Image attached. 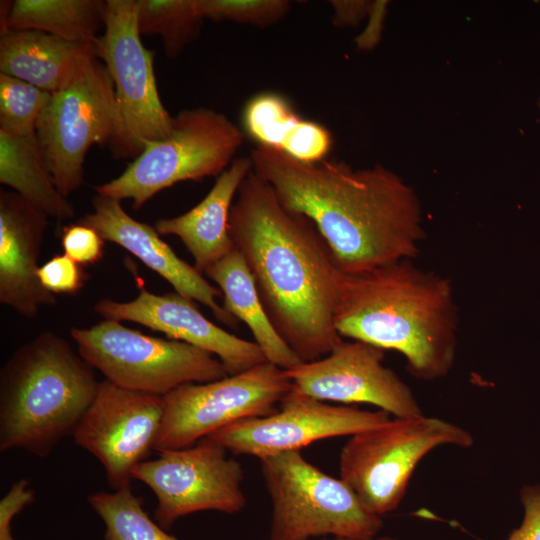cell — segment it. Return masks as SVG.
Wrapping results in <instances>:
<instances>
[{
	"instance_id": "6da1fadb",
	"label": "cell",
	"mask_w": 540,
	"mask_h": 540,
	"mask_svg": "<svg viewBox=\"0 0 540 540\" xmlns=\"http://www.w3.org/2000/svg\"><path fill=\"white\" fill-rule=\"evenodd\" d=\"M249 157L281 202L313 222L345 275L419 254L425 238L421 203L393 171L381 165L354 169L328 159L305 163L260 145Z\"/></svg>"
},
{
	"instance_id": "7a4b0ae2",
	"label": "cell",
	"mask_w": 540,
	"mask_h": 540,
	"mask_svg": "<svg viewBox=\"0 0 540 540\" xmlns=\"http://www.w3.org/2000/svg\"><path fill=\"white\" fill-rule=\"evenodd\" d=\"M229 234L278 334L302 362L329 354L343 340L334 314L345 274L313 222L252 169L231 207Z\"/></svg>"
},
{
	"instance_id": "3957f363",
	"label": "cell",
	"mask_w": 540,
	"mask_h": 540,
	"mask_svg": "<svg viewBox=\"0 0 540 540\" xmlns=\"http://www.w3.org/2000/svg\"><path fill=\"white\" fill-rule=\"evenodd\" d=\"M334 324L341 337L401 353L419 380L441 379L454 366L459 310L452 284L413 260L345 275Z\"/></svg>"
},
{
	"instance_id": "277c9868",
	"label": "cell",
	"mask_w": 540,
	"mask_h": 540,
	"mask_svg": "<svg viewBox=\"0 0 540 540\" xmlns=\"http://www.w3.org/2000/svg\"><path fill=\"white\" fill-rule=\"evenodd\" d=\"M94 370L52 331L18 347L0 371V451L48 456L94 400Z\"/></svg>"
},
{
	"instance_id": "5b68a950",
	"label": "cell",
	"mask_w": 540,
	"mask_h": 540,
	"mask_svg": "<svg viewBox=\"0 0 540 540\" xmlns=\"http://www.w3.org/2000/svg\"><path fill=\"white\" fill-rule=\"evenodd\" d=\"M243 140V132L225 114L207 107L185 109L174 116L167 136L145 142L117 178L94 189L98 195L129 199L139 209L176 183L219 176Z\"/></svg>"
},
{
	"instance_id": "8992f818",
	"label": "cell",
	"mask_w": 540,
	"mask_h": 540,
	"mask_svg": "<svg viewBox=\"0 0 540 540\" xmlns=\"http://www.w3.org/2000/svg\"><path fill=\"white\" fill-rule=\"evenodd\" d=\"M273 504L267 540H309L321 535L375 540L383 521L342 480L307 461L301 451L259 459Z\"/></svg>"
},
{
	"instance_id": "52a82bcc",
	"label": "cell",
	"mask_w": 540,
	"mask_h": 540,
	"mask_svg": "<svg viewBox=\"0 0 540 540\" xmlns=\"http://www.w3.org/2000/svg\"><path fill=\"white\" fill-rule=\"evenodd\" d=\"M472 435L448 421L396 417L354 434L340 453V479L377 516L395 510L419 461L441 445L470 448Z\"/></svg>"
},
{
	"instance_id": "ba28073f",
	"label": "cell",
	"mask_w": 540,
	"mask_h": 540,
	"mask_svg": "<svg viewBox=\"0 0 540 540\" xmlns=\"http://www.w3.org/2000/svg\"><path fill=\"white\" fill-rule=\"evenodd\" d=\"M70 335L83 359L125 389L163 397L185 384L228 376L213 354L179 340L143 334L117 320L72 327Z\"/></svg>"
},
{
	"instance_id": "9c48e42d",
	"label": "cell",
	"mask_w": 540,
	"mask_h": 540,
	"mask_svg": "<svg viewBox=\"0 0 540 540\" xmlns=\"http://www.w3.org/2000/svg\"><path fill=\"white\" fill-rule=\"evenodd\" d=\"M137 0H107L99 59L114 85L116 129L109 144L116 157L136 158L147 141L167 136L171 116L161 102L154 73V52L141 40Z\"/></svg>"
},
{
	"instance_id": "30bf717a",
	"label": "cell",
	"mask_w": 540,
	"mask_h": 540,
	"mask_svg": "<svg viewBox=\"0 0 540 540\" xmlns=\"http://www.w3.org/2000/svg\"><path fill=\"white\" fill-rule=\"evenodd\" d=\"M114 85L99 58L87 61L50 99L35 133L53 181L68 198L83 183L92 145L110 144L116 129Z\"/></svg>"
},
{
	"instance_id": "8fae6325",
	"label": "cell",
	"mask_w": 540,
	"mask_h": 540,
	"mask_svg": "<svg viewBox=\"0 0 540 540\" xmlns=\"http://www.w3.org/2000/svg\"><path fill=\"white\" fill-rule=\"evenodd\" d=\"M291 388L285 370L270 362L219 380L182 385L163 396L154 450L191 447L232 423L271 415Z\"/></svg>"
},
{
	"instance_id": "7c38bea8",
	"label": "cell",
	"mask_w": 540,
	"mask_h": 540,
	"mask_svg": "<svg viewBox=\"0 0 540 540\" xmlns=\"http://www.w3.org/2000/svg\"><path fill=\"white\" fill-rule=\"evenodd\" d=\"M159 453L138 463L132 478L154 493V518L161 527L200 511L235 514L245 508L243 468L222 446L205 437L191 447Z\"/></svg>"
},
{
	"instance_id": "4fadbf2b",
	"label": "cell",
	"mask_w": 540,
	"mask_h": 540,
	"mask_svg": "<svg viewBox=\"0 0 540 540\" xmlns=\"http://www.w3.org/2000/svg\"><path fill=\"white\" fill-rule=\"evenodd\" d=\"M390 420L384 410L368 411L330 405L293 386L271 415L232 423L207 436L234 455L259 459L301 451L312 442L354 435Z\"/></svg>"
},
{
	"instance_id": "5bb4252c",
	"label": "cell",
	"mask_w": 540,
	"mask_h": 540,
	"mask_svg": "<svg viewBox=\"0 0 540 540\" xmlns=\"http://www.w3.org/2000/svg\"><path fill=\"white\" fill-rule=\"evenodd\" d=\"M163 411L162 396L105 379L72 436L103 465L110 487L119 490L131 486L133 468L154 450Z\"/></svg>"
},
{
	"instance_id": "9a60e30c",
	"label": "cell",
	"mask_w": 540,
	"mask_h": 540,
	"mask_svg": "<svg viewBox=\"0 0 540 540\" xmlns=\"http://www.w3.org/2000/svg\"><path fill=\"white\" fill-rule=\"evenodd\" d=\"M385 350L342 340L326 356L285 370L292 386L320 401L368 403L395 417L423 415L411 388L383 364Z\"/></svg>"
},
{
	"instance_id": "2e32d148",
	"label": "cell",
	"mask_w": 540,
	"mask_h": 540,
	"mask_svg": "<svg viewBox=\"0 0 540 540\" xmlns=\"http://www.w3.org/2000/svg\"><path fill=\"white\" fill-rule=\"evenodd\" d=\"M94 311L104 319L138 323L164 333L169 339L207 351L222 362L228 375L268 362L255 342L215 325L199 311L193 300L176 292L158 295L139 287L135 299L126 302L101 299L95 304Z\"/></svg>"
},
{
	"instance_id": "e0dca14e",
	"label": "cell",
	"mask_w": 540,
	"mask_h": 540,
	"mask_svg": "<svg viewBox=\"0 0 540 540\" xmlns=\"http://www.w3.org/2000/svg\"><path fill=\"white\" fill-rule=\"evenodd\" d=\"M93 212L78 222L95 229L104 240L116 243L136 256L148 268L167 280L175 292L208 307L215 318L235 328L238 319L221 306L220 289L211 285L192 265L179 258L154 227L132 218L121 201L96 195Z\"/></svg>"
},
{
	"instance_id": "ac0fdd59",
	"label": "cell",
	"mask_w": 540,
	"mask_h": 540,
	"mask_svg": "<svg viewBox=\"0 0 540 540\" xmlns=\"http://www.w3.org/2000/svg\"><path fill=\"white\" fill-rule=\"evenodd\" d=\"M48 215L14 191H0V303L33 319L55 294L38 278Z\"/></svg>"
},
{
	"instance_id": "d6986e66",
	"label": "cell",
	"mask_w": 540,
	"mask_h": 540,
	"mask_svg": "<svg viewBox=\"0 0 540 540\" xmlns=\"http://www.w3.org/2000/svg\"><path fill=\"white\" fill-rule=\"evenodd\" d=\"M251 170L249 156L234 159L196 206L179 216L155 222L159 235H174L182 241L201 274L235 248L229 234L230 211Z\"/></svg>"
},
{
	"instance_id": "ffe728a7",
	"label": "cell",
	"mask_w": 540,
	"mask_h": 540,
	"mask_svg": "<svg viewBox=\"0 0 540 540\" xmlns=\"http://www.w3.org/2000/svg\"><path fill=\"white\" fill-rule=\"evenodd\" d=\"M93 58H99L98 40L72 42L36 30L0 33L1 73L49 93L63 88Z\"/></svg>"
},
{
	"instance_id": "44dd1931",
	"label": "cell",
	"mask_w": 540,
	"mask_h": 540,
	"mask_svg": "<svg viewBox=\"0 0 540 540\" xmlns=\"http://www.w3.org/2000/svg\"><path fill=\"white\" fill-rule=\"evenodd\" d=\"M204 274L219 286L224 308L249 327L268 362L284 370L302 362L272 325L249 267L236 247Z\"/></svg>"
},
{
	"instance_id": "7402d4cb",
	"label": "cell",
	"mask_w": 540,
	"mask_h": 540,
	"mask_svg": "<svg viewBox=\"0 0 540 540\" xmlns=\"http://www.w3.org/2000/svg\"><path fill=\"white\" fill-rule=\"evenodd\" d=\"M1 32L36 30L72 42H95L105 28L106 1H1Z\"/></svg>"
},
{
	"instance_id": "603a6c76",
	"label": "cell",
	"mask_w": 540,
	"mask_h": 540,
	"mask_svg": "<svg viewBox=\"0 0 540 540\" xmlns=\"http://www.w3.org/2000/svg\"><path fill=\"white\" fill-rule=\"evenodd\" d=\"M0 182L50 217L66 220L75 215L72 203L53 181L35 132L17 135L0 130Z\"/></svg>"
},
{
	"instance_id": "cb8c5ba5",
	"label": "cell",
	"mask_w": 540,
	"mask_h": 540,
	"mask_svg": "<svg viewBox=\"0 0 540 540\" xmlns=\"http://www.w3.org/2000/svg\"><path fill=\"white\" fill-rule=\"evenodd\" d=\"M140 34L161 37L165 54L174 58L194 41L205 20L199 0H137Z\"/></svg>"
},
{
	"instance_id": "d4e9b609",
	"label": "cell",
	"mask_w": 540,
	"mask_h": 540,
	"mask_svg": "<svg viewBox=\"0 0 540 540\" xmlns=\"http://www.w3.org/2000/svg\"><path fill=\"white\" fill-rule=\"evenodd\" d=\"M88 502L104 522V540H180L149 517L131 486L92 493Z\"/></svg>"
},
{
	"instance_id": "484cf974",
	"label": "cell",
	"mask_w": 540,
	"mask_h": 540,
	"mask_svg": "<svg viewBox=\"0 0 540 540\" xmlns=\"http://www.w3.org/2000/svg\"><path fill=\"white\" fill-rule=\"evenodd\" d=\"M306 121L285 97L275 92H262L253 96L242 113L245 132L257 145L285 154Z\"/></svg>"
},
{
	"instance_id": "4316f807",
	"label": "cell",
	"mask_w": 540,
	"mask_h": 540,
	"mask_svg": "<svg viewBox=\"0 0 540 540\" xmlns=\"http://www.w3.org/2000/svg\"><path fill=\"white\" fill-rule=\"evenodd\" d=\"M51 93L0 73V130L17 135L35 132Z\"/></svg>"
},
{
	"instance_id": "83f0119b",
	"label": "cell",
	"mask_w": 540,
	"mask_h": 540,
	"mask_svg": "<svg viewBox=\"0 0 540 540\" xmlns=\"http://www.w3.org/2000/svg\"><path fill=\"white\" fill-rule=\"evenodd\" d=\"M205 19L267 27L278 23L289 12L288 0H199Z\"/></svg>"
},
{
	"instance_id": "f1b7e54d",
	"label": "cell",
	"mask_w": 540,
	"mask_h": 540,
	"mask_svg": "<svg viewBox=\"0 0 540 540\" xmlns=\"http://www.w3.org/2000/svg\"><path fill=\"white\" fill-rule=\"evenodd\" d=\"M37 274L43 287L53 294H76L88 278L82 266L66 254L48 260Z\"/></svg>"
},
{
	"instance_id": "f546056e",
	"label": "cell",
	"mask_w": 540,
	"mask_h": 540,
	"mask_svg": "<svg viewBox=\"0 0 540 540\" xmlns=\"http://www.w3.org/2000/svg\"><path fill=\"white\" fill-rule=\"evenodd\" d=\"M104 242L95 229L79 222L65 226L61 234L65 254L81 266L94 264L102 259Z\"/></svg>"
},
{
	"instance_id": "4dcf8cb0",
	"label": "cell",
	"mask_w": 540,
	"mask_h": 540,
	"mask_svg": "<svg viewBox=\"0 0 540 540\" xmlns=\"http://www.w3.org/2000/svg\"><path fill=\"white\" fill-rule=\"evenodd\" d=\"M34 500V491L26 478L16 480L0 500V540H14L11 533L13 518Z\"/></svg>"
},
{
	"instance_id": "1f68e13d",
	"label": "cell",
	"mask_w": 540,
	"mask_h": 540,
	"mask_svg": "<svg viewBox=\"0 0 540 540\" xmlns=\"http://www.w3.org/2000/svg\"><path fill=\"white\" fill-rule=\"evenodd\" d=\"M520 497L525 511L522 524L505 540H540V484L524 487Z\"/></svg>"
},
{
	"instance_id": "d6a6232c",
	"label": "cell",
	"mask_w": 540,
	"mask_h": 540,
	"mask_svg": "<svg viewBox=\"0 0 540 540\" xmlns=\"http://www.w3.org/2000/svg\"><path fill=\"white\" fill-rule=\"evenodd\" d=\"M334 10L333 22L337 26H352L358 24L363 17L370 13L372 5L367 1H330Z\"/></svg>"
},
{
	"instance_id": "836d02e7",
	"label": "cell",
	"mask_w": 540,
	"mask_h": 540,
	"mask_svg": "<svg viewBox=\"0 0 540 540\" xmlns=\"http://www.w3.org/2000/svg\"><path fill=\"white\" fill-rule=\"evenodd\" d=\"M385 2H376L373 3L372 9H371V17L372 20L368 28L364 31L362 36H360L357 40L358 46L362 48H371L375 45L378 35L380 34V27H381V21H382V15H383V8L385 7Z\"/></svg>"
},
{
	"instance_id": "e575fe53",
	"label": "cell",
	"mask_w": 540,
	"mask_h": 540,
	"mask_svg": "<svg viewBox=\"0 0 540 540\" xmlns=\"http://www.w3.org/2000/svg\"><path fill=\"white\" fill-rule=\"evenodd\" d=\"M323 540H327V539H323ZM333 540H350V539H347V538H341V537H336L335 539ZM375 540H398L396 538H393V537H389V536H385V537H380L378 539H375Z\"/></svg>"
},
{
	"instance_id": "d590c367",
	"label": "cell",
	"mask_w": 540,
	"mask_h": 540,
	"mask_svg": "<svg viewBox=\"0 0 540 540\" xmlns=\"http://www.w3.org/2000/svg\"><path fill=\"white\" fill-rule=\"evenodd\" d=\"M538 107H539V110H540V99H539V101H538Z\"/></svg>"
}]
</instances>
